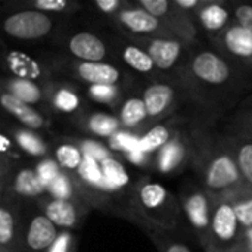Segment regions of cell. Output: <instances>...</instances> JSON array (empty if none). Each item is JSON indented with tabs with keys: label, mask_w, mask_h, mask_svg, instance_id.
Masks as SVG:
<instances>
[{
	"label": "cell",
	"mask_w": 252,
	"mask_h": 252,
	"mask_svg": "<svg viewBox=\"0 0 252 252\" xmlns=\"http://www.w3.org/2000/svg\"><path fill=\"white\" fill-rule=\"evenodd\" d=\"M139 227L152 241V244L155 245V248L158 250V252H192V250L186 244L180 242L170 232L159 230V229L152 227V226H148L145 223L139 224Z\"/></svg>",
	"instance_id": "484cf974"
},
{
	"label": "cell",
	"mask_w": 252,
	"mask_h": 252,
	"mask_svg": "<svg viewBox=\"0 0 252 252\" xmlns=\"http://www.w3.org/2000/svg\"><path fill=\"white\" fill-rule=\"evenodd\" d=\"M80 204L81 202L50 198L41 204V208H43V214L58 229L69 230L78 227L81 224L83 216L86 214V211H81Z\"/></svg>",
	"instance_id": "d6986e66"
},
{
	"label": "cell",
	"mask_w": 252,
	"mask_h": 252,
	"mask_svg": "<svg viewBox=\"0 0 252 252\" xmlns=\"http://www.w3.org/2000/svg\"><path fill=\"white\" fill-rule=\"evenodd\" d=\"M133 38V37H130ZM136 40L151 56L154 65L161 77L177 80L183 71L189 53L190 44L173 38V37H154V38H133Z\"/></svg>",
	"instance_id": "52a82bcc"
},
{
	"label": "cell",
	"mask_w": 252,
	"mask_h": 252,
	"mask_svg": "<svg viewBox=\"0 0 252 252\" xmlns=\"http://www.w3.org/2000/svg\"><path fill=\"white\" fill-rule=\"evenodd\" d=\"M68 50L80 62H106L114 49L97 34L80 31L69 38Z\"/></svg>",
	"instance_id": "2e32d148"
},
{
	"label": "cell",
	"mask_w": 252,
	"mask_h": 252,
	"mask_svg": "<svg viewBox=\"0 0 252 252\" xmlns=\"http://www.w3.org/2000/svg\"><path fill=\"white\" fill-rule=\"evenodd\" d=\"M196 152V136L193 123L186 121L174 137L152 155L151 168L154 173L176 177L192 167Z\"/></svg>",
	"instance_id": "277c9868"
},
{
	"label": "cell",
	"mask_w": 252,
	"mask_h": 252,
	"mask_svg": "<svg viewBox=\"0 0 252 252\" xmlns=\"http://www.w3.org/2000/svg\"><path fill=\"white\" fill-rule=\"evenodd\" d=\"M75 251V235L69 230H62L49 247L46 252H74Z\"/></svg>",
	"instance_id": "60d3db41"
},
{
	"label": "cell",
	"mask_w": 252,
	"mask_h": 252,
	"mask_svg": "<svg viewBox=\"0 0 252 252\" xmlns=\"http://www.w3.org/2000/svg\"><path fill=\"white\" fill-rule=\"evenodd\" d=\"M34 170H35V173H37L41 185L44 186V189H47L49 185L62 173V170L59 168V165L56 164V161L55 159H50V158L43 159Z\"/></svg>",
	"instance_id": "f35d334b"
},
{
	"label": "cell",
	"mask_w": 252,
	"mask_h": 252,
	"mask_svg": "<svg viewBox=\"0 0 252 252\" xmlns=\"http://www.w3.org/2000/svg\"><path fill=\"white\" fill-rule=\"evenodd\" d=\"M84 127L89 133L100 139H112L117 133L123 130L117 115H111L105 112L90 114L84 121Z\"/></svg>",
	"instance_id": "cb8c5ba5"
},
{
	"label": "cell",
	"mask_w": 252,
	"mask_h": 252,
	"mask_svg": "<svg viewBox=\"0 0 252 252\" xmlns=\"http://www.w3.org/2000/svg\"><path fill=\"white\" fill-rule=\"evenodd\" d=\"M100 167H102V173H103L105 182L108 183V186L112 190L124 189V188L128 186L130 176H128L126 167L123 165V162L120 159H117L114 155L105 158L100 162Z\"/></svg>",
	"instance_id": "83f0119b"
},
{
	"label": "cell",
	"mask_w": 252,
	"mask_h": 252,
	"mask_svg": "<svg viewBox=\"0 0 252 252\" xmlns=\"http://www.w3.org/2000/svg\"><path fill=\"white\" fill-rule=\"evenodd\" d=\"M233 9V18L252 34V1H230Z\"/></svg>",
	"instance_id": "ab89813d"
},
{
	"label": "cell",
	"mask_w": 252,
	"mask_h": 252,
	"mask_svg": "<svg viewBox=\"0 0 252 252\" xmlns=\"http://www.w3.org/2000/svg\"><path fill=\"white\" fill-rule=\"evenodd\" d=\"M128 207L136 216L137 226L145 223L170 233L183 227L179 198L149 176H142L131 185Z\"/></svg>",
	"instance_id": "3957f363"
},
{
	"label": "cell",
	"mask_w": 252,
	"mask_h": 252,
	"mask_svg": "<svg viewBox=\"0 0 252 252\" xmlns=\"http://www.w3.org/2000/svg\"><path fill=\"white\" fill-rule=\"evenodd\" d=\"M137 6L155 16L173 37L188 43H198V27L195 19L180 10L173 0H136Z\"/></svg>",
	"instance_id": "9c48e42d"
},
{
	"label": "cell",
	"mask_w": 252,
	"mask_h": 252,
	"mask_svg": "<svg viewBox=\"0 0 252 252\" xmlns=\"http://www.w3.org/2000/svg\"><path fill=\"white\" fill-rule=\"evenodd\" d=\"M13 190L27 198L40 196L46 192L34 168H22L18 171L13 180Z\"/></svg>",
	"instance_id": "f1b7e54d"
},
{
	"label": "cell",
	"mask_w": 252,
	"mask_h": 252,
	"mask_svg": "<svg viewBox=\"0 0 252 252\" xmlns=\"http://www.w3.org/2000/svg\"><path fill=\"white\" fill-rule=\"evenodd\" d=\"M127 90L123 86H89L87 94L97 103L118 106Z\"/></svg>",
	"instance_id": "1f68e13d"
},
{
	"label": "cell",
	"mask_w": 252,
	"mask_h": 252,
	"mask_svg": "<svg viewBox=\"0 0 252 252\" xmlns=\"http://www.w3.org/2000/svg\"><path fill=\"white\" fill-rule=\"evenodd\" d=\"M224 134L252 139V96L241 102L229 115Z\"/></svg>",
	"instance_id": "603a6c76"
},
{
	"label": "cell",
	"mask_w": 252,
	"mask_h": 252,
	"mask_svg": "<svg viewBox=\"0 0 252 252\" xmlns=\"http://www.w3.org/2000/svg\"><path fill=\"white\" fill-rule=\"evenodd\" d=\"M177 81L183 87L188 102L198 106L205 120L235 109L248 97L252 89L250 72L199 41L190 47L188 62Z\"/></svg>",
	"instance_id": "6da1fadb"
},
{
	"label": "cell",
	"mask_w": 252,
	"mask_h": 252,
	"mask_svg": "<svg viewBox=\"0 0 252 252\" xmlns=\"http://www.w3.org/2000/svg\"><path fill=\"white\" fill-rule=\"evenodd\" d=\"M75 75L89 86H123L126 72L111 62H78Z\"/></svg>",
	"instance_id": "e0dca14e"
},
{
	"label": "cell",
	"mask_w": 252,
	"mask_h": 252,
	"mask_svg": "<svg viewBox=\"0 0 252 252\" xmlns=\"http://www.w3.org/2000/svg\"><path fill=\"white\" fill-rule=\"evenodd\" d=\"M117 118L124 131L142 134L151 127L145 102L140 92H127L117 106Z\"/></svg>",
	"instance_id": "9a60e30c"
},
{
	"label": "cell",
	"mask_w": 252,
	"mask_h": 252,
	"mask_svg": "<svg viewBox=\"0 0 252 252\" xmlns=\"http://www.w3.org/2000/svg\"><path fill=\"white\" fill-rule=\"evenodd\" d=\"M123 31V35L133 38H154V37H173L170 31L149 12L137 6L134 1L128 3L112 19ZM176 38V37H173Z\"/></svg>",
	"instance_id": "8fae6325"
},
{
	"label": "cell",
	"mask_w": 252,
	"mask_h": 252,
	"mask_svg": "<svg viewBox=\"0 0 252 252\" xmlns=\"http://www.w3.org/2000/svg\"><path fill=\"white\" fill-rule=\"evenodd\" d=\"M238 247L244 252H252V227L242 229Z\"/></svg>",
	"instance_id": "f6af8a7d"
},
{
	"label": "cell",
	"mask_w": 252,
	"mask_h": 252,
	"mask_svg": "<svg viewBox=\"0 0 252 252\" xmlns=\"http://www.w3.org/2000/svg\"><path fill=\"white\" fill-rule=\"evenodd\" d=\"M78 146H80L84 157H89L97 162H102L105 158L114 155L108 146H105L103 143H100L97 140H83Z\"/></svg>",
	"instance_id": "74e56055"
},
{
	"label": "cell",
	"mask_w": 252,
	"mask_h": 252,
	"mask_svg": "<svg viewBox=\"0 0 252 252\" xmlns=\"http://www.w3.org/2000/svg\"><path fill=\"white\" fill-rule=\"evenodd\" d=\"M30 4L34 10H38L43 13H46V12L61 13V12H65L66 9H69V6H71V3L66 0H35V1H31Z\"/></svg>",
	"instance_id": "b9f144b4"
},
{
	"label": "cell",
	"mask_w": 252,
	"mask_h": 252,
	"mask_svg": "<svg viewBox=\"0 0 252 252\" xmlns=\"http://www.w3.org/2000/svg\"><path fill=\"white\" fill-rule=\"evenodd\" d=\"M3 90L28 105L38 103L43 97L40 87L32 80H25L19 77H12V78L4 80Z\"/></svg>",
	"instance_id": "d4e9b609"
},
{
	"label": "cell",
	"mask_w": 252,
	"mask_h": 252,
	"mask_svg": "<svg viewBox=\"0 0 252 252\" xmlns=\"http://www.w3.org/2000/svg\"><path fill=\"white\" fill-rule=\"evenodd\" d=\"M127 4V1H123V0H96L93 3V6L102 13V15H106V16H111L112 19L118 15V12Z\"/></svg>",
	"instance_id": "7bdbcfd3"
},
{
	"label": "cell",
	"mask_w": 252,
	"mask_h": 252,
	"mask_svg": "<svg viewBox=\"0 0 252 252\" xmlns=\"http://www.w3.org/2000/svg\"><path fill=\"white\" fill-rule=\"evenodd\" d=\"M0 105L25 127L31 130H40L44 127V118L37 109L31 108V105L16 99L4 90L0 92Z\"/></svg>",
	"instance_id": "44dd1931"
},
{
	"label": "cell",
	"mask_w": 252,
	"mask_h": 252,
	"mask_svg": "<svg viewBox=\"0 0 252 252\" xmlns=\"http://www.w3.org/2000/svg\"><path fill=\"white\" fill-rule=\"evenodd\" d=\"M233 21V9L229 0H204L195 16L198 31L201 30L208 41L219 38Z\"/></svg>",
	"instance_id": "4fadbf2b"
},
{
	"label": "cell",
	"mask_w": 252,
	"mask_h": 252,
	"mask_svg": "<svg viewBox=\"0 0 252 252\" xmlns=\"http://www.w3.org/2000/svg\"><path fill=\"white\" fill-rule=\"evenodd\" d=\"M53 159L59 165V168L65 173L72 171L77 173L80 165L83 164L84 155L80 149L78 145L74 143H61L55 152H53Z\"/></svg>",
	"instance_id": "f546056e"
},
{
	"label": "cell",
	"mask_w": 252,
	"mask_h": 252,
	"mask_svg": "<svg viewBox=\"0 0 252 252\" xmlns=\"http://www.w3.org/2000/svg\"><path fill=\"white\" fill-rule=\"evenodd\" d=\"M53 106L63 114H72L80 109L81 106V97L77 92H74L69 87H59L52 97Z\"/></svg>",
	"instance_id": "d590c367"
},
{
	"label": "cell",
	"mask_w": 252,
	"mask_h": 252,
	"mask_svg": "<svg viewBox=\"0 0 252 252\" xmlns=\"http://www.w3.org/2000/svg\"><path fill=\"white\" fill-rule=\"evenodd\" d=\"M196 136V152L192 170L196 182L213 196H227L244 186L232 142L227 134L210 131L207 120L193 123Z\"/></svg>",
	"instance_id": "7a4b0ae2"
},
{
	"label": "cell",
	"mask_w": 252,
	"mask_h": 252,
	"mask_svg": "<svg viewBox=\"0 0 252 252\" xmlns=\"http://www.w3.org/2000/svg\"><path fill=\"white\" fill-rule=\"evenodd\" d=\"M112 49L117 58L134 74L143 75L148 80L161 77L154 65V61L148 55V52L136 40L121 34V37L117 38Z\"/></svg>",
	"instance_id": "5bb4252c"
},
{
	"label": "cell",
	"mask_w": 252,
	"mask_h": 252,
	"mask_svg": "<svg viewBox=\"0 0 252 252\" xmlns=\"http://www.w3.org/2000/svg\"><path fill=\"white\" fill-rule=\"evenodd\" d=\"M7 62L10 69L19 77V78H25L30 80L31 77L38 74V65L28 56L22 55V53H10L7 56Z\"/></svg>",
	"instance_id": "8d00e7d4"
},
{
	"label": "cell",
	"mask_w": 252,
	"mask_h": 252,
	"mask_svg": "<svg viewBox=\"0 0 252 252\" xmlns=\"http://www.w3.org/2000/svg\"><path fill=\"white\" fill-rule=\"evenodd\" d=\"M227 198L230 199L236 217L239 220L241 229H248L252 227V189L242 186L238 190H235L233 193L227 195Z\"/></svg>",
	"instance_id": "4316f807"
},
{
	"label": "cell",
	"mask_w": 252,
	"mask_h": 252,
	"mask_svg": "<svg viewBox=\"0 0 252 252\" xmlns=\"http://www.w3.org/2000/svg\"><path fill=\"white\" fill-rule=\"evenodd\" d=\"M0 252H1V251H0Z\"/></svg>",
	"instance_id": "c3c4849f"
},
{
	"label": "cell",
	"mask_w": 252,
	"mask_h": 252,
	"mask_svg": "<svg viewBox=\"0 0 252 252\" xmlns=\"http://www.w3.org/2000/svg\"><path fill=\"white\" fill-rule=\"evenodd\" d=\"M15 142L24 152H27L31 157H46L47 155L46 143L35 133H32L30 130H18L15 133Z\"/></svg>",
	"instance_id": "e575fe53"
},
{
	"label": "cell",
	"mask_w": 252,
	"mask_h": 252,
	"mask_svg": "<svg viewBox=\"0 0 252 252\" xmlns=\"http://www.w3.org/2000/svg\"><path fill=\"white\" fill-rule=\"evenodd\" d=\"M140 94L145 102L151 126L170 120L176 115L183 102H188L186 93L180 83L167 77L148 80L140 90Z\"/></svg>",
	"instance_id": "8992f818"
},
{
	"label": "cell",
	"mask_w": 252,
	"mask_h": 252,
	"mask_svg": "<svg viewBox=\"0 0 252 252\" xmlns=\"http://www.w3.org/2000/svg\"><path fill=\"white\" fill-rule=\"evenodd\" d=\"M229 252H244V251H242V250H241V248H239V247L236 245V247H235V248H233L232 251H229Z\"/></svg>",
	"instance_id": "7dc6e473"
},
{
	"label": "cell",
	"mask_w": 252,
	"mask_h": 252,
	"mask_svg": "<svg viewBox=\"0 0 252 252\" xmlns=\"http://www.w3.org/2000/svg\"><path fill=\"white\" fill-rule=\"evenodd\" d=\"M53 28V21L47 13L25 9L9 15L3 21L4 32L18 40H38L46 37Z\"/></svg>",
	"instance_id": "7c38bea8"
},
{
	"label": "cell",
	"mask_w": 252,
	"mask_h": 252,
	"mask_svg": "<svg viewBox=\"0 0 252 252\" xmlns=\"http://www.w3.org/2000/svg\"><path fill=\"white\" fill-rule=\"evenodd\" d=\"M208 46L252 75V34L239 22L233 21L219 38L208 41Z\"/></svg>",
	"instance_id": "30bf717a"
},
{
	"label": "cell",
	"mask_w": 252,
	"mask_h": 252,
	"mask_svg": "<svg viewBox=\"0 0 252 252\" xmlns=\"http://www.w3.org/2000/svg\"><path fill=\"white\" fill-rule=\"evenodd\" d=\"M229 136V134H227ZM235 161L244 186L252 189V139L242 136H229Z\"/></svg>",
	"instance_id": "7402d4cb"
},
{
	"label": "cell",
	"mask_w": 252,
	"mask_h": 252,
	"mask_svg": "<svg viewBox=\"0 0 252 252\" xmlns=\"http://www.w3.org/2000/svg\"><path fill=\"white\" fill-rule=\"evenodd\" d=\"M241 224L236 217L235 208L227 196L216 198L210 235L207 245L204 247L205 252H229L232 251L241 238Z\"/></svg>",
	"instance_id": "ba28073f"
},
{
	"label": "cell",
	"mask_w": 252,
	"mask_h": 252,
	"mask_svg": "<svg viewBox=\"0 0 252 252\" xmlns=\"http://www.w3.org/2000/svg\"><path fill=\"white\" fill-rule=\"evenodd\" d=\"M9 146H10V142H9L4 136H1V134H0V152L7 151V149H9Z\"/></svg>",
	"instance_id": "bcb514c9"
},
{
	"label": "cell",
	"mask_w": 252,
	"mask_h": 252,
	"mask_svg": "<svg viewBox=\"0 0 252 252\" xmlns=\"http://www.w3.org/2000/svg\"><path fill=\"white\" fill-rule=\"evenodd\" d=\"M58 235V227L44 214H35L27 224L25 245L31 252H46Z\"/></svg>",
	"instance_id": "ffe728a7"
},
{
	"label": "cell",
	"mask_w": 252,
	"mask_h": 252,
	"mask_svg": "<svg viewBox=\"0 0 252 252\" xmlns=\"http://www.w3.org/2000/svg\"><path fill=\"white\" fill-rule=\"evenodd\" d=\"M177 198L185 223L195 235L198 244L204 248L210 235L211 214L216 196L205 190L196 180H186L180 186Z\"/></svg>",
	"instance_id": "5b68a950"
},
{
	"label": "cell",
	"mask_w": 252,
	"mask_h": 252,
	"mask_svg": "<svg viewBox=\"0 0 252 252\" xmlns=\"http://www.w3.org/2000/svg\"><path fill=\"white\" fill-rule=\"evenodd\" d=\"M16 217L15 211L7 205H0V247L7 250L16 241Z\"/></svg>",
	"instance_id": "d6a6232c"
},
{
	"label": "cell",
	"mask_w": 252,
	"mask_h": 252,
	"mask_svg": "<svg viewBox=\"0 0 252 252\" xmlns=\"http://www.w3.org/2000/svg\"><path fill=\"white\" fill-rule=\"evenodd\" d=\"M80 180L83 183H86L87 186L90 188H94L97 190H102V192H109L112 190L108 183L105 182V177H103V173H102V167H100V162L89 158V157H84L83 159V164L80 165L78 171H77Z\"/></svg>",
	"instance_id": "4dcf8cb0"
},
{
	"label": "cell",
	"mask_w": 252,
	"mask_h": 252,
	"mask_svg": "<svg viewBox=\"0 0 252 252\" xmlns=\"http://www.w3.org/2000/svg\"><path fill=\"white\" fill-rule=\"evenodd\" d=\"M173 1H174V4H176L180 10H183L186 15L192 16L193 19H195V16H196L199 7H201L202 3H204V0H173Z\"/></svg>",
	"instance_id": "ee69618b"
},
{
	"label": "cell",
	"mask_w": 252,
	"mask_h": 252,
	"mask_svg": "<svg viewBox=\"0 0 252 252\" xmlns=\"http://www.w3.org/2000/svg\"><path fill=\"white\" fill-rule=\"evenodd\" d=\"M47 193H50L52 198L55 199H66V201H75L77 193L80 192V189H77L75 182L65 173L62 171L46 189ZM80 202V201H75Z\"/></svg>",
	"instance_id": "836d02e7"
},
{
	"label": "cell",
	"mask_w": 252,
	"mask_h": 252,
	"mask_svg": "<svg viewBox=\"0 0 252 252\" xmlns=\"http://www.w3.org/2000/svg\"><path fill=\"white\" fill-rule=\"evenodd\" d=\"M186 121L188 120H185V117L174 115L170 120H165V121L151 126L145 133H142L139 136V140H137L139 149L145 155L152 157L174 137V134L180 130V127Z\"/></svg>",
	"instance_id": "ac0fdd59"
}]
</instances>
